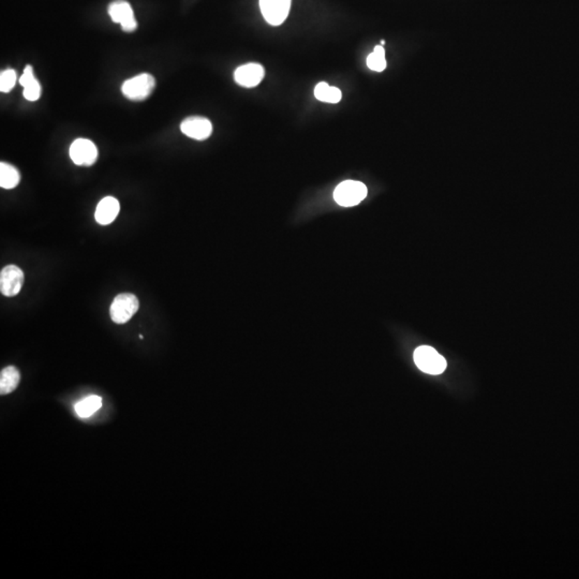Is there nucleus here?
<instances>
[{
	"mask_svg": "<svg viewBox=\"0 0 579 579\" xmlns=\"http://www.w3.org/2000/svg\"><path fill=\"white\" fill-rule=\"evenodd\" d=\"M155 77L149 73H141L123 82L121 93L131 101H143L153 93L155 89Z\"/></svg>",
	"mask_w": 579,
	"mask_h": 579,
	"instance_id": "nucleus-1",
	"label": "nucleus"
},
{
	"mask_svg": "<svg viewBox=\"0 0 579 579\" xmlns=\"http://www.w3.org/2000/svg\"><path fill=\"white\" fill-rule=\"evenodd\" d=\"M367 193L366 185L361 181H345L335 189L334 199L340 206H355L367 197Z\"/></svg>",
	"mask_w": 579,
	"mask_h": 579,
	"instance_id": "nucleus-2",
	"label": "nucleus"
},
{
	"mask_svg": "<svg viewBox=\"0 0 579 579\" xmlns=\"http://www.w3.org/2000/svg\"><path fill=\"white\" fill-rule=\"evenodd\" d=\"M414 361L423 373L428 375H441L447 366L444 357L428 345L417 347L414 352Z\"/></svg>",
	"mask_w": 579,
	"mask_h": 579,
	"instance_id": "nucleus-3",
	"label": "nucleus"
},
{
	"mask_svg": "<svg viewBox=\"0 0 579 579\" xmlns=\"http://www.w3.org/2000/svg\"><path fill=\"white\" fill-rule=\"evenodd\" d=\"M139 307V299L135 295L123 293L114 299L110 308V315L113 322L125 324L137 313Z\"/></svg>",
	"mask_w": 579,
	"mask_h": 579,
	"instance_id": "nucleus-4",
	"label": "nucleus"
},
{
	"mask_svg": "<svg viewBox=\"0 0 579 579\" xmlns=\"http://www.w3.org/2000/svg\"><path fill=\"white\" fill-rule=\"evenodd\" d=\"M109 14L114 23L121 24L126 33H133L137 29V22L135 12L126 0H115L109 6Z\"/></svg>",
	"mask_w": 579,
	"mask_h": 579,
	"instance_id": "nucleus-5",
	"label": "nucleus"
},
{
	"mask_svg": "<svg viewBox=\"0 0 579 579\" xmlns=\"http://www.w3.org/2000/svg\"><path fill=\"white\" fill-rule=\"evenodd\" d=\"M292 0H260V8L267 23L279 26L285 21Z\"/></svg>",
	"mask_w": 579,
	"mask_h": 579,
	"instance_id": "nucleus-6",
	"label": "nucleus"
},
{
	"mask_svg": "<svg viewBox=\"0 0 579 579\" xmlns=\"http://www.w3.org/2000/svg\"><path fill=\"white\" fill-rule=\"evenodd\" d=\"M70 157L77 165L91 167L98 159L97 146L91 140H75L70 146Z\"/></svg>",
	"mask_w": 579,
	"mask_h": 579,
	"instance_id": "nucleus-7",
	"label": "nucleus"
},
{
	"mask_svg": "<svg viewBox=\"0 0 579 579\" xmlns=\"http://www.w3.org/2000/svg\"><path fill=\"white\" fill-rule=\"evenodd\" d=\"M23 285L24 273L17 265H8L0 273V291L5 296L19 294Z\"/></svg>",
	"mask_w": 579,
	"mask_h": 579,
	"instance_id": "nucleus-8",
	"label": "nucleus"
},
{
	"mask_svg": "<svg viewBox=\"0 0 579 579\" xmlns=\"http://www.w3.org/2000/svg\"><path fill=\"white\" fill-rule=\"evenodd\" d=\"M181 133L197 141L209 139L213 133V125L209 119L202 116H190L181 123Z\"/></svg>",
	"mask_w": 579,
	"mask_h": 579,
	"instance_id": "nucleus-9",
	"label": "nucleus"
},
{
	"mask_svg": "<svg viewBox=\"0 0 579 579\" xmlns=\"http://www.w3.org/2000/svg\"><path fill=\"white\" fill-rule=\"evenodd\" d=\"M264 75V68L262 66L251 63L237 68L235 70L234 79L236 83L243 87L253 89L262 82Z\"/></svg>",
	"mask_w": 579,
	"mask_h": 579,
	"instance_id": "nucleus-10",
	"label": "nucleus"
},
{
	"mask_svg": "<svg viewBox=\"0 0 579 579\" xmlns=\"http://www.w3.org/2000/svg\"><path fill=\"white\" fill-rule=\"evenodd\" d=\"M119 209H121L119 202L115 197H105L99 202L97 209H96V220L101 225H110L119 216Z\"/></svg>",
	"mask_w": 579,
	"mask_h": 579,
	"instance_id": "nucleus-11",
	"label": "nucleus"
},
{
	"mask_svg": "<svg viewBox=\"0 0 579 579\" xmlns=\"http://www.w3.org/2000/svg\"><path fill=\"white\" fill-rule=\"evenodd\" d=\"M20 84L23 86L24 98L28 101H37L41 97V85L33 75V69L28 65L24 70L23 75L20 77Z\"/></svg>",
	"mask_w": 579,
	"mask_h": 579,
	"instance_id": "nucleus-12",
	"label": "nucleus"
},
{
	"mask_svg": "<svg viewBox=\"0 0 579 579\" xmlns=\"http://www.w3.org/2000/svg\"><path fill=\"white\" fill-rule=\"evenodd\" d=\"M21 381L20 371L15 367H6L0 373V394L7 395L17 389Z\"/></svg>",
	"mask_w": 579,
	"mask_h": 579,
	"instance_id": "nucleus-13",
	"label": "nucleus"
},
{
	"mask_svg": "<svg viewBox=\"0 0 579 579\" xmlns=\"http://www.w3.org/2000/svg\"><path fill=\"white\" fill-rule=\"evenodd\" d=\"M21 181L19 170L7 163H0V187L13 189Z\"/></svg>",
	"mask_w": 579,
	"mask_h": 579,
	"instance_id": "nucleus-14",
	"label": "nucleus"
},
{
	"mask_svg": "<svg viewBox=\"0 0 579 579\" xmlns=\"http://www.w3.org/2000/svg\"><path fill=\"white\" fill-rule=\"evenodd\" d=\"M103 407V398L97 395L86 397L75 405V412L82 419L91 416Z\"/></svg>",
	"mask_w": 579,
	"mask_h": 579,
	"instance_id": "nucleus-15",
	"label": "nucleus"
},
{
	"mask_svg": "<svg viewBox=\"0 0 579 579\" xmlns=\"http://www.w3.org/2000/svg\"><path fill=\"white\" fill-rule=\"evenodd\" d=\"M315 97L322 103H340L343 93L337 87H333L325 82H321L315 86Z\"/></svg>",
	"mask_w": 579,
	"mask_h": 579,
	"instance_id": "nucleus-16",
	"label": "nucleus"
},
{
	"mask_svg": "<svg viewBox=\"0 0 579 579\" xmlns=\"http://www.w3.org/2000/svg\"><path fill=\"white\" fill-rule=\"evenodd\" d=\"M367 66L369 69L375 72H382L385 70L386 59H385V50L382 45L375 47L373 53L367 57Z\"/></svg>",
	"mask_w": 579,
	"mask_h": 579,
	"instance_id": "nucleus-17",
	"label": "nucleus"
},
{
	"mask_svg": "<svg viewBox=\"0 0 579 579\" xmlns=\"http://www.w3.org/2000/svg\"><path fill=\"white\" fill-rule=\"evenodd\" d=\"M17 72L13 69L5 70L0 75V91L10 93L17 83Z\"/></svg>",
	"mask_w": 579,
	"mask_h": 579,
	"instance_id": "nucleus-18",
	"label": "nucleus"
},
{
	"mask_svg": "<svg viewBox=\"0 0 579 579\" xmlns=\"http://www.w3.org/2000/svg\"><path fill=\"white\" fill-rule=\"evenodd\" d=\"M385 45V41H384V40H382V41H381V45Z\"/></svg>",
	"mask_w": 579,
	"mask_h": 579,
	"instance_id": "nucleus-19",
	"label": "nucleus"
}]
</instances>
